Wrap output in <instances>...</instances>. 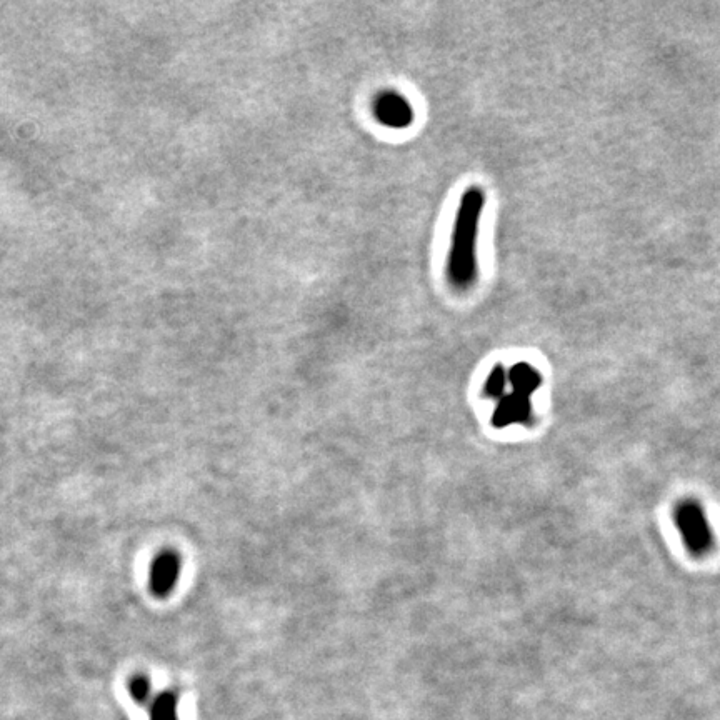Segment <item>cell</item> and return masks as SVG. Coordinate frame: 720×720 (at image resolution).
Returning a JSON list of instances; mask_svg holds the SVG:
<instances>
[{
    "label": "cell",
    "mask_w": 720,
    "mask_h": 720,
    "mask_svg": "<svg viewBox=\"0 0 720 720\" xmlns=\"http://www.w3.org/2000/svg\"><path fill=\"white\" fill-rule=\"evenodd\" d=\"M180 575V557L177 552L164 550L155 557L150 567V590L157 597H167L174 590Z\"/></svg>",
    "instance_id": "obj_4"
},
{
    "label": "cell",
    "mask_w": 720,
    "mask_h": 720,
    "mask_svg": "<svg viewBox=\"0 0 720 720\" xmlns=\"http://www.w3.org/2000/svg\"><path fill=\"white\" fill-rule=\"evenodd\" d=\"M179 695L172 690H165L157 695L150 704V720H179L177 719Z\"/></svg>",
    "instance_id": "obj_7"
},
{
    "label": "cell",
    "mask_w": 720,
    "mask_h": 720,
    "mask_svg": "<svg viewBox=\"0 0 720 720\" xmlns=\"http://www.w3.org/2000/svg\"><path fill=\"white\" fill-rule=\"evenodd\" d=\"M375 117L380 124L392 127V129H405L414 120V110L409 102L402 95L394 90H387L375 99Z\"/></svg>",
    "instance_id": "obj_3"
},
{
    "label": "cell",
    "mask_w": 720,
    "mask_h": 720,
    "mask_svg": "<svg viewBox=\"0 0 720 720\" xmlns=\"http://www.w3.org/2000/svg\"><path fill=\"white\" fill-rule=\"evenodd\" d=\"M507 380H509L510 392L530 397L539 389L542 377L532 365L520 362L507 372Z\"/></svg>",
    "instance_id": "obj_6"
},
{
    "label": "cell",
    "mask_w": 720,
    "mask_h": 720,
    "mask_svg": "<svg viewBox=\"0 0 720 720\" xmlns=\"http://www.w3.org/2000/svg\"><path fill=\"white\" fill-rule=\"evenodd\" d=\"M150 690H152L150 680L149 677H145V675H134V677L129 680V694L132 695V699H134L135 702H139V704H147V702H149Z\"/></svg>",
    "instance_id": "obj_9"
},
{
    "label": "cell",
    "mask_w": 720,
    "mask_h": 720,
    "mask_svg": "<svg viewBox=\"0 0 720 720\" xmlns=\"http://www.w3.org/2000/svg\"><path fill=\"white\" fill-rule=\"evenodd\" d=\"M532 414L530 397L509 392L497 400L494 412V424L497 427H509L514 424H524Z\"/></svg>",
    "instance_id": "obj_5"
},
{
    "label": "cell",
    "mask_w": 720,
    "mask_h": 720,
    "mask_svg": "<svg viewBox=\"0 0 720 720\" xmlns=\"http://www.w3.org/2000/svg\"><path fill=\"white\" fill-rule=\"evenodd\" d=\"M507 387H509L507 372L502 365H497L485 380V394L492 399H500L502 395L507 394Z\"/></svg>",
    "instance_id": "obj_8"
},
{
    "label": "cell",
    "mask_w": 720,
    "mask_h": 720,
    "mask_svg": "<svg viewBox=\"0 0 720 720\" xmlns=\"http://www.w3.org/2000/svg\"><path fill=\"white\" fill-rule=\"evenodd\" d=\"M675 524L694 554H704L712 545V530L704 510L694 500H685L675 510Z\"/></svg>",
    "instance_id": "obj_2"
},
{
    "label": "cell",
    "mask_w": 720,
    "mask_h": 720,
    "mask_svg": "<svg viewBox=\"0 0 720 720\" xmlns=\"http://www.w3.org/2000/svg\"><path fill=\"white\" fill-rule=\"evenodd\" d=\"M485 207L484 190L472 185L460 199L450 240L447 277L457 290L472 287L477 277V235Z\"/></svg>",
    "instance_id": "obj_1"
}]
</instances>
